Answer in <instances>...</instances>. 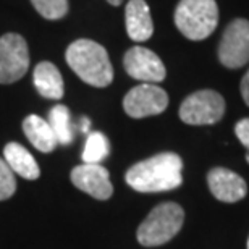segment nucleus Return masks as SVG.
Wrapping results in <instances>:
<instances>
[{
    "label": "nucleus",
    "instance_id": "obj_13",
    "mask_svg": "<svg viewBox=\"0 0 249 249\" xmlns=\"http://www.w3.org/2000/svg\"><path fill=\"white\" fill-rule=\"evenodd\" d=\"M33 81L37 92L42 97L52 99V101H60L65 94L63 78L58 68L51 62H41L36 65L33 71Z\"/></svg>",
    "mask_w": 249,
    "mask_h": 249
},
{
    "label": "nucleus",
    "instance_id": "obj_8",
    "mask_svg": "<svg viewBox=\"0 0 249 249\" xmlns=\"http://www.w3.org/2000/svg\"><path fill=\"white\" fill-rule=\"evenodd\" d=\"M168 96L157 84L142 83L129 89L123 99V110L131 118H146L159 115L167 108Z\"/></svg>",
    "mask_w": 249,
    "mask_h": 249
},
{
    "label": "nucleus",
    "instance_id": "obj_22",
    "mask_svg": "<svg viewBox=\"0 0 249 249\" xmlns=\"http://www.w3.org/2000/svg\"><path fill=\"white\" fill-rule=\"evenodd\" d=\"M89 126H91V122H89L88 118H83L81 131H83V133H88V131H89Z\"/></svg>",
    "mask_w": 249,
    "mask_h": 249
},
{
    "label": "nucleus",
    "instance_id": "obj_18",
    "mask_svg": "<svg viewBox=\"0 0 249 249\" xmlns=\"http://www.w3.org/2000/svg\"><path fill=\"white\" fill-rule=\"evenodd\" d=\"M31 3L46 19H60L68 12V0H31Z\"/></svg>",
    "mask_w": 249,
    "mask_h": 249
},
{
    "label": "nucleus",
    "instance_id": "obj_23",
    "mask_svg": "<svg viewBox=\"0 0 249 249\" xmlns=\"http://www.w3.org/2000/svg\"><path fill=\"white\" fill-rule=\"evenodd\" d=\"M107 2L110 5H113V7H118V5H122L123 0H107Z\"/></svg>",
    "mask_w": 249,
    "mask_h": 249
},
{
    "label": "nucleus",
    "instance_id": "obj_12",
    "mask_svg": "<svg viewBox=\"0 0 249 249\" xmlns=\"http://www.w3.org/2000/svg\"><path fill=\"white\" fill-rule=\"evenodd\" d=\"M126 33L134 42H144L154 34V23L149 5L144 0H129L124 8Z\"/></svg>",
    "mask_w": 249,
    "mask_h": 249
},
{
    "label": "nucleus",
    "instance_id": "obj_7",
    "mask_svg": "<svg viewBox=\"0 0 249 249\" xmlns=\"http://www.w3.org/2000/svg\"><path fill=\"white\" fill-rule=\"evenodd\" d=\"M218 60L227 68H241L249 62V21L236 18L228 23L218 44Z\"/></svg>",
    "mask_w": 249,
    "mask_h": 249
},
{
    "label": "nucleus",
    "instance_id": "obj_19",
    "mask_svg": "<svg viewBox=\"0 0 249 249\" xmlns=\"http://www.w3.org/2000/svg\"><path fill=\"white\" fill-rule=\"evenodd\" d=\"M17 191V180L12 168L7 165V162L0 157V201L12 197Z\"/></svg>",
    "mask_w": 249,
    "mask_h": 249
},
{
    "label": "nucleus",
    "instance_id": "obj_6",
    "mask_svg": "<svg viewBox=\"0 0 249 249\" xmlns=\"http://www.w3.org/2000/svg\"><path fill=\"white\" fill-rule=\"evenodd\" d=\"M29 68L28 44L17 33L0 37V84L19 81Z\"/></svg>",
    "mask_w": 249,
    "mask_h": 249
},
{
    "label": "nucleus",
    "instance_id": "obj_15",
    "mask_svg": "<svg viewBox=\"0 0 249 249\" xmlns=\"http://www.w3.org/2000/svg\"><path fill=\"white\" fill-rule=\"evenodd\" d=\"M23 131L26 134V138L29 139V142H31L37 151H41L44 154L52 152L58 144L49 122L37 115H29L24 118Z\"/></svg>",
    "mask_w": 249,
    "mask_h": 249
},
{
    "label": "nucleus",
    "instance_id": "obj_2",
    "mask_svg": "<svg viewBox=\"0 0 249 249\" xmlns=\"http://www.w3.org/2000/svg\"><path fill=\"white\" fill-rule=\"evenodd\" d=\"M68 67L79 79L94 88H107L113 81V68L106 47L91 39L71 42L65 53Z\"/></svg>",
    "mask_w": 249,
    "mask_h": 249
},
{
    "label": "nucleus",
    "instance_id": "obj_10",
    "mask_svg": "<svg viewBox=\"0 0 249 249\" xmlns=\"http://www.w3.org/2000/svg\"><path fill=\"white\" fill-rule=\"evenodd\" d=\"M71 181L78 189L99 201H107L113 193L108 170L101 163H83L74 167L71 170Z\"/></svg>",
    "mask_w": 249,
    "mask_h": 249
},
{
    "label": "nucleus",
    "instance_id": "obj_1",
    "mask_svg": "<svg viewBox=\"0 0 249 249\" xmlns=\"http://www.w3.org/2000/svg\"><path fill=\"white\" fill-rule=\"evenodd\" d=\"M183 160L175 152H162L129 168L124 180L139 193L170 191L181 185Z\"/></svg>",
    "mask_w": 249,
    "mask_h": 249
},
{
    "label": "nucleus",
    "instance_id": "obj_11",
    "mask_svg": "<svg viewBox=\"0 0 249 249\" xmlns=\"http://www.w3.org/2000/svg\"><path fill=\"white\" fill-rule=\"evenodd\" d=\"M207 185L211 193L222 202H238L246 196V181L228 168H212L207 175Z\"/></svg>",
    "mask_w": 249,
    "mask_h": 249
},
{
    "label": "nucleus",
    "instance_id": "obj_24",
    "mask_svg": "<svg viewBox=\"0 0 249 249\" xmlns=\"http://www.w3.org/2000/svg\"><path fill=\"white\" fill-rule=\"evenodd\" d=\"M248 249H249V240H248Z\"/></svg>",
    "mask_w": 249,
    "mask_h": 249
},
{
    "label": "nucleus",
    "instance_id": "obj_17",
    "mask_svg": "<svg viewBox=\"0 0 249 249\" xmlns=\"http://www.w3.org/2000/svg\"><path fill=\"white\" fill-rule=\"evenodd\" d=\"M110 154V142L106 134L94 131L88 136L83 149L84 163H101Z\"/></svg>",
    "mask_w": 249,
    "mask_h": 249
},
{
    "label": "nucleus",
    "instance_id": "obj_9",
    "mask_svg": "<svg viewBox=\"0 0 249 249\" xmlns=\"http://www.w3.org/2000/svg\"><path fill=\"white\" fill-rule=\"evenodd\" d=\"M123 67L129 76L142 83H160L165 79L167 70L160 57L146 47L136 46L126 51L123 57Z\"/></svg>",
    "mask_w": 249,
    "mask_h": 249
},
{
    "label": "nucleus",
    "instance_id": "obj_4",
    "mask_svg": "<svg viewBox=\"0 0 249 249\" xmlns=\"http://www.w3.org/2000/svg\"><path fill=\"white\" fill-rule=\"evenodd\" d=\"M185 212L177 202H162L154 207L138 228V241L146 248L165 245L181 230Z\"/></svg>",
    "mask_w": 249,
    "mask_h": 249
},
{
    "label": "nucleus",
    "instance_id": "obj_21",
    "mask_svg": "<svg viewBox=\"0 0 249 249\" xmlns=\"http://www.w3.org/2000/svg\"><path fill=\"white\" fill-rule=\"evenodd\" d=\"M241 96H243V101L249 106V70L241 79Z\"/></svg>",
    "mask_w": 249,
    "mask_h": 249
},
{
    "label": "nucleus",
    "instance_id": "obj_14",
    "mask_svg": "<svg viewBox=\"0 0 249 249\" xmlns=\"http://www.w3.org/2000/svg\"><path fill=\"white\" fill-rule=\"evenodd\" d=\"M3 160L12 168L13 173L26 178V180H37L41 177V170L29 151L18 142H8L3 147Z\"/></svg>",
    "mask_w": 249,
    "mask_h": 249
},
{
    "label": "nucleus",
    "instance_id": "obj_20",
    "mask_svg": "<svg viewBox=\"0 0 249 249\" xmlns=\"http://www.w3.org/2000/svg\"><path fill=\"white\" fill-rule=\"evenodd\" d=\"M235 134L243 146L248 149L246 160L249 163V118H243V120H240L235 124Z\"/></svg>",
    "mask_w": 249,
    "mask_h": 249
},
{
    "label": "nucleus",
    "instance_id": "obj_16",
    "mask_svg": "<svg viewBox=\"0 0 249 249\" xmlns=\"http://www.w3.org/2000/svg\"><path fill=\"white\" fill-rule=\"evenodd\" d=\"M49 124H51L53 134L57 138L58 144L68 146L73 141V123H71V115H70L68 107L58 104L49 112Z\"/></svg>",
    "mask_w": 249,
    "mask_h": 249
},
{
    "label": "nucleus",
    "instance_id": "obj_3",
    "mask_svg": "<svg viewBox=\"0 0 249 249\" xmlns=\"http://www.w3.org/2000/svg\"><path fill=\"white\" fill-rule=\"evenodd\" d=\"M175 24L189 41H204L218 24L215 0H180L173 15Z\"/></svg>",
    "mask_w": 249,
    "mask_h": 249
},
{
    "label": "nucleus",
    "instance_id": "obj_5",
    "mask_svg": "<svg viewBox=\"0 0 249 249\" xmlns=\"http://www.w3.org/2000/svg\"><path fill=\"white\" fill-rule=\"evenodd\" d=\"M223 113L225 101L212 89L189 94L180 106V118L188 124H213L222 120Z\"/></svg>",
    "mask_w": 249,
    "mask_h": 249
}]
</instances>
